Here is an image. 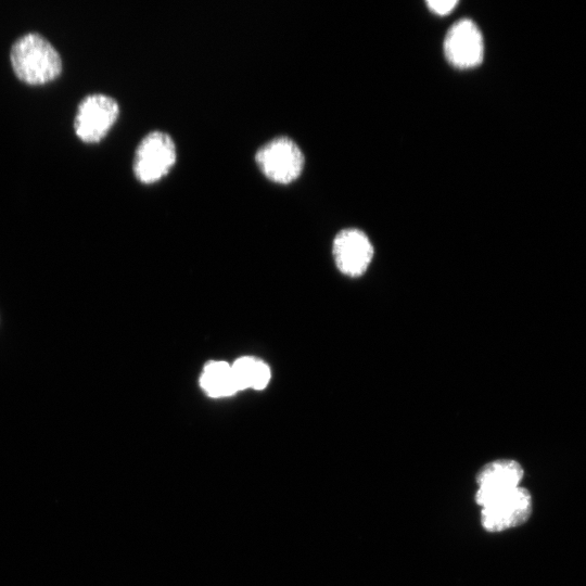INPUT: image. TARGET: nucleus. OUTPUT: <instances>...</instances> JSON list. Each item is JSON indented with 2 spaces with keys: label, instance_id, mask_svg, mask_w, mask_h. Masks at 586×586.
<instances>
[{
  "label": "nucleus",
  "instance_id": "obj_11",
  "mask_svg": "<svg viewBox=\"0 0 586 586\" xmlns=\"http://www.w3.org/2000/svg\"><path fill=\"white\" fill-rule=\"evenodd\" d=\"M458 4V1L456 0H430V1H426V5L429 7V9L437 14V15H447L449 14L454 9L455 7Z\"/></svg>",
  "mask_w": 586,
  "mask_h": 586
},
{
  "label": "nucleus",
  "instance_id": "obj_6",
  "mask_svg": "<svg viewBox=\"0 0 586 586\" xmlns=\"http://www.w3.org/2000/svg\"><path fill=\"white\" fill-rule=\"evenodd\" d=\"M444 53L455 67L471 68L479 65L483 60L484 41L476 24L468 18L456 22L446 34Z\"/></svg>",
  "mask_w": 586,
  "mask_h": 586
},
{
  "label": "nucleus",
  "instance_id": "obj_5",
  "mask_svg": "<svg viewBox=\"0 0 586 586\" xmlns=\"http://www.w3.org/2000/svg\"><path fill=\"white\" fill-rule=\"evenodd\" d=\"M532 512V497L518 486L482 507L481 523L488 532H500L523 524Z\"/></svg>",
  "mask_w": 586,
  "mask_h": 586
},
{
  "label": "nucleus",
  "instance_id": "obj_8",
  "mask_svg": "<svg viewBox=\"0 0 586 586\" xmlns=\"http://www.w3.org/2000/svg\"><path fill=\"white\" fill-rule=\"evenodd\" d=\"M522 477L523 469L515 460L499 459L485 464L476 476V504L483 507L497 496L520 486Z\"/></svg>",
  "mask_w": 586,
  "mask_h": 586
},
{
  "label": "nucleus",
  "instance_id": "obj_7",
  "mask_svg": "<svg viewBox=\"0 0 586 586\" xmlns=\"http://www.w3.org/2000/svg\"><path fill=\"white\" fill-rule=\"evenodd\" d=\"M332 254L337 269L343 275L359 277L371 263L373 246L365 232L348 228L335 235Z\"/></svg>",
  "mask_w": 586,
  "mask_h": 586
},
{
  "label": "nucleus",
  "instance_id": "obj_10",
  "mask_svg": "<svg viewBox=\"0 0 586 586\" xmlns=\"http://www.w3.org/2000/svg\"><path fill=\"white\" fill-rule=\"evenodd\" d=\"M238 390L252 387L263 390L269 382L270 369L264 361L253 357H241L231 365Z\"/></svg>",
  "mask_w": 586,
  "mask_h": 586
},
{
  "label": "nucleus",
  "instance_id": "obj_4",
  "mask_svg": "<svg viewBox=\"0 0 586 586\" xmlns=\"http://www.w3.org/2000/svg\"><path fill=\"white\" fill-rule=\"evenodd\" d=\"M119 115L118 102L105 93L85 95L74 117L76 135L85 142L100 141Z\"/></svg>",
  "mask_w": 586,
  "mask_h": 586
},
{
  "label": "nucleus",
  "instance_id": "obj_2",
  "mask_svg": "<svg viewBox=\"0 0 586 586\" xmlns=\"http://www.w3.org/2000/svg\"><path fill=\"white\" fill-rule=\"evenodd\" d=\"M174 139L165 131L152 130L138 143L132 170L138 180L151 183L165 176L176 162Z\"/></svg>",
  "mask_w": 586,
  "mask_h": 586
},
{
  "label": "nucleus",
  "instance_id": "obj_1",
  "mask_svg": "<svg viewBox=\"0 0 586 586\" xmlns=\"http://www.w3.org/2000/svg\"><path fill=\"white\" fill-rule=\"evenodd\" d=\"M10 60L15 75L31 85L48 82L62 72L59 51L37 31L23 34L14 40Z\"/></svg>",
  "mask_w": 586,
  "mask_h": 586
},
{
  "label": "nucleus",
  "instance_id": "obj_3",
  "mask_svg": "<svg viewBox=\"0 0 586 586\" xmlns=\"http://www.w3.org/2000/svg\"><path fill=\"white\" fill-rule=\"evenodd\" d=\"M255 162L270 180L288 183L301 175L304 154L294 140L277 136L257 149Z\"/></svg>",
  "mask_w": 586,
  "mask_h": 586
},
{
  "label": "nucleus",
  "instance_id": "obj_9",
  "mask_svg": "<svg viewBox=\"0 0 586 586\" xmlns=\"http://www.w3.org/2000/svg\"><path fill=\"white\" fill-rule=\"evenodd\" d=\"M202 388L211 397L230 396L238 392L231 366L225 361H211L200 378Z\"/></svg>",
  "mask_w": 586,
  "mask_h": 586
}]
</instances>
